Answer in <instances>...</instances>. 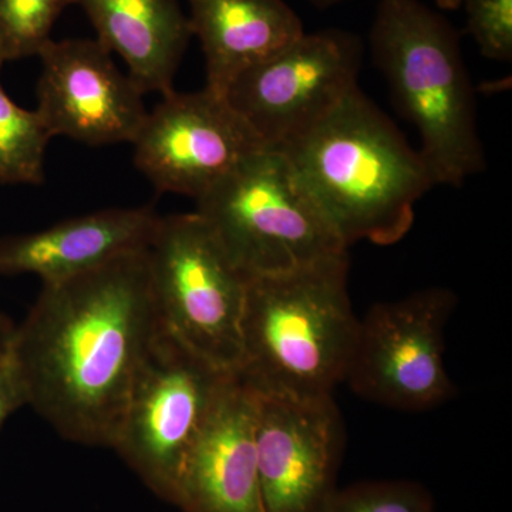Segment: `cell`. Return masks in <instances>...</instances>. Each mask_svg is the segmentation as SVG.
Listing matches in <instances>:
<instances>
[{"label":"cell","mask_w":512,"mask_h":512,"mask_svg":"<svg viewBox=\"0 0 512 512\" xmlns=\"http://www.w3.org/2000/svg\"><path fill=\"white\" fill-rule=\"evenodd\" d=\"M97 39L50 40L40 52L37 113L53 137L90 147L136 140L148 110L144 93Z\"/></svg>","instance_id":"12"},{"label":"cell","mask_w":512,"mask_h":512,"mask_svg":"<svg viewBox=\"0 0 512 512\" xmlns=\"http://www.w3.org/2000/svg\"><path fill=\"white\" fill-rule=\"evenodd\" d=\"M195 202V212L248 278L349 254L279 148L251 154Z\"/></svg>","instance_id":"5"},{"label":"cell","mask_w":512,"mask_h":512,"mask_svg":"<svg viewBox=\"0 0 512 512\" xmlns=\"http://www.w3.org/2000/svg\"><path fill=\"white\" fill-rule=\"evenodd\" d=\"M16 326L13 320L0 309V367L10 359Z\"/></svg>","instance_id":"22"},{"label":"cell","mask_w":512,"mask_h":512,"mask_svg":"<svg viewBox=\"0 0 512 512\" xmlns=\"http://www.w3.org/2000/svg\"><path fill=\"white\" fill-rule=\"evenodd\" d=\"M279 150L349 248L402 241L417 201L436 185L419 150L360 87Z\"/></svg>","instance_id":"2"},{"label":"cell","mask_w":512,"mask_h":512,"mask_svg":"<svg viewBox=\"0 0 512 512\" xmlns=\"http://www.w3.org/2000/svg\"><path fill=\"white\" fill-rule=\"evenodd\" d=\"M133 146L137 170L158 192L194 200L266 147L227 97L207 87L161 96Z\"/></svg>","instance_id":"10"},{"label":"cell","mask_w":512,"mask_h":512,"mask_svg":"<svg viewBox=\"0 0 512 512\" xmlns=\"http://www.w3.org/2000/svg\"><path fill=\"white\" fill-rule=\"evenodd\" d=\"M188 22L204 52L205 87L222 96L239 74L305 33L284 0H190Z\"/></svg>","instance_id":"16"},{"label":"cell","mask_w":512,"mask_h":512,"mask_svg":"<svg viewBox=\"0 0 512 512\" xmlns=\"http://www.w3.org/2000/svg\"><path fill=\"white\" fill-rule=\"evenodd\" d=\"M232 375L158 328L131 384L111 448L168 503H173L185 457Z\"/></svg>","instance_id":"7"},{"label":"cell","mask_w":512,"mask_h":512,"mask_svg":"<svg viewBox=\"0 0 512 512\" xmlns=\"http://www.w3.org/2000/svg\"><path fill=\"white\" fill-rule=\"evenodd\" d=\"M141 92H173L192 32L178 0H73Z\"/></svg>","instance_id":"15"},{"label":"cell","mask_w":512,"mask_h":512,"mask_svg":"<svg viewBox=\"0 0 512 512\" xmlns=\"http://www.w3.org/2000/svg\"><path fill=\"white\" fill-rule=\"evenodd\" d=\"M370 49L394 106L419 133L434 183L461 187L483 173L476 97L451 23L421 0H379Z\"/></svg>","instance_id":"4"},{"label":"cell","mask_w":512,"mask_h":512,"mask_svg":"<svg viewBox=\"0 0 512 512\" xmlns=\"http://www.w3.org/2000/svg\"><path fill=\"white\" fill-rule=\"evenodd\" d=\"M441 9L456 10L460 6V0H436Z\"/></svg>","instance_id":"24"},{"label":"cell","mask_w":512,"mask_h":512,"mask_svg":"<svg viewBox=\"0 0 512 512\" xmlns=\"http://www.w3.org/2000/svg\"><path fill=\"white\" fill-rule=\"evenodd\" d=\"M457 305L447 288L372 306L360 319L345 382L369 402L426 412L456 393L444 363V329Z\"/></svg>","instance_id":"8"},{"label":"cell","mask_w":512,"mask_h":512,"mask_svg":"<svg viewBox=\"0 0 512 512\" xmlns=\"http://www.w3.org/2000/svg\"><path fill=\"white\" fill-rule=\"evenodd\" d=\"M52 138L40 114L18 106L0 83V184H43Z\"/></svg>","instance_id":"17"},{"label":"cell","mask_w":512,"mask_h":512,"mask_svg":"<svg viewBox=\"0 0 512 512\" xmlns=\"http://www.w3.org/2000/svg\"><path fill=\"white\" fill-rule=\"evenodd\" d=\"M160 217L151 207L107 208L0 237V276L35 275L43 285L66 281L147 249Z\"/></svg>","instance_id":"14"},{"label":"cell","mask_w":512,"mask_h":512,"mask_svg":"<svg viewBox=\"0 0 512 512\" xmlns=\"http://www.w3.org/2000/svg\"><path fill=\"white\" fill-rule=\"evenodd\" d=\"M158 328L147 249L43 285L10 352L26 406L63 439L111 448Z\"/></svg>","instance_id":"1"},{"label":"cell","mask_w":512,"mask_h":512,"mask_svg":"<svg viewBox=\"0 0 512 512\" xmlns=\"http://www.w3.org/2000/svg\"><path fill=\"white\" fill-rule=\"evenodd\" d=\"M70 5L73 0H0V70L6 63L39 56Z\"/></svg>","instance_id":"18"},{"label":"cell","mask_w":512,"mask_h":512,"mask_svg":"<svg viewBox=\"0 0 512 512\" xmlns=\"http://www.w3.org/2000/svg\"><path fill=\"white\" fill-rule=\"evenodd\" d=\"M325 512H434V500L416 481H363L336 490Z\"/></svg>","instance_id":"19"},{"label":"cell","mask_w":512,"mask_h":512,"mask_svg":"<svg viewBox=\"0 0 512 512\" xmlns=\"http://www.w3.org/2000/svg\"><path fill=\"white\" fill-rule=\"evenodd\" d=\"M363 52L362 39L348 30L303 33L239 74L224 96L266 147L282 148L359 87Z\"/></svg>","instance_id":"9"},{"label":"cell","mask_w":512,"mask_h":512,"mask_svg":"<svg viewBox=\"0 0 512 512\" xmlns=\"http://www.w3.org/2000/svg\"><path fill=\"white\" fill-rule=\"evenodd\" d=\"M349 254L249 281L237 375L259 394L333 396L345 382L360 319L348 291Z\"/></svg>","instance_id":"3"},{"label":"cell","mask_w":512,"mask_h":512,"mask_svg":"<svg viewBox=\"0 0 512 512\" xmlns=\"http://www.w3.org/2000/svg\"><path fill=\"white\" fill-rule=\"evenodd\" d=\"M256 419L258 396L235 373L185 457L171 504L183 512H264Z\"/></svg>","instance_id":"13"},{"label":"cell","mask_w":512,"mask_h":512,"mask_svg":"<svg viewBox=\"0 0 512 512\" xmlns=\"http://www.w3.org/2000/svg\"><path fill=\"white\" fill-rule=\"evenodd\" d=\"M147 255L161 328L211 366L237 373L251 278L195 211L161 215Z\"/></svg>","instance_id":"6"},{"label":"cell","mask_w":512,"mask_h":512,"mask_svg":"<svg viewBox=\"0 0 512 512\" xmlns=\"http://www.w3.org/2000/svg\"><path fill=\"white\" fill-rule=\"evenodd\" d=\"M256 396L264 512H325L338 490L336 478L345 443L333 396Z\"/></svg>","instance_id":"11"},{"label":"cell","mask_w":512,"mask_h":512,"mask_svg":"<svg viewBox=\"0 0 512 512\" xmlns=\"http://www.w3.org/2000/svg\"><path fill=\"white\" fill-rule=\"evenodd\" d=\"M23 406H26L25 390L9 359L0 367V427Z\"/></svg>","instance_id":"21"},{"label":"cell","mask_w":512,"mask_h":512,"mask_svg":"<svg viewBox=\"0 0 512 512\" xmlns=\"http://www.w3.org/2000/svg\"><path fill=\"white\" fill-rule=\"evenodd\" d=\"M313 5L318 6L320 9L332 8V6L339 5V3L346 2V0H309Z\"/></svg>","instance_id":"23"},{"label":"cell","mask_w":512,"mask_h":512,"mask_svg":"<svg viewBox=\"0 0 512 512\" xmlns=\"http://www.w3.org/2000/svg\"><path fill=\"white\" fill-rule=\"evenodd\" d=\"M468 33L481 55L497 62L512 59V0H460Z\"/></svg>","instance_id":"20"}]
</instances>
